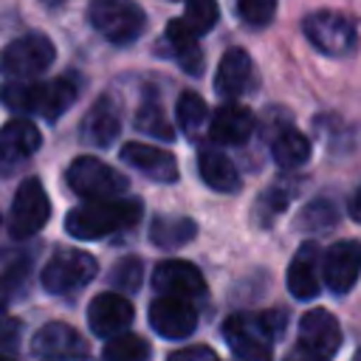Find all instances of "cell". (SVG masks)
<instances>
[{
  "label": "cell",
  "mask_w": 361,
  "mask_h": 361,
  "mask_svg": "<svg viewBox=\"0 0 361 361\" xmlns=\"http://www.w3.org/2000/svg\"><path fill=\"white\" fill-rule=\"evenodd\" d=\"M56 48L45 34H25L0 51V73L8 79H34L51 68Z\"/></svg>",
  "instance_id": "obj_5"
},
{
  "label": "cell",
  "mask_w": 361,
  "mask_h": 361,
  "mask_svg": "<svg viewBox=\"0 0 361 361\" xmlns=\"http://www.w3.org/2000/svg\"><path fill=\"white\" fill-rule=\"evenodd\" d=\"M42 6H59V3H65V0H39Z\"/></svg>",
  "instance_id": "obj_38"
},
{
  "label": "cell",
  "mask_w": 361,
  "mask_h": 361,
  "mask_svg": "<svg viewBox=\"0 0 361 361\" xmlns=\"http://www.w3.org/2000/svg\"><path fill=\"white\" fill-rule=\"evenodd\" d=\"M102 355H104V361H147L149 358V344L141 336L124 330L118 336H110Z\"/></svg>",
  "instance_id": "obj_27"
},
{
  "label": "cell",
  "mask_w": 361,
  "mask_h": 361,
  "mask_svg": "<svg viewBox=\"0 0 361 361\" xmlns=\"http://www.w3.org/2000/svg\"><path fill=\"white\" fill-rule=\"evenodd\" d=\"M141 220L138 197H113V200H87L73 206L65 217V231L76 240H102L113 231L130 228Z\"/></svg>",
  "instance_id": "obj_2"
},
{
  "label": "cell",
  "mask_w": 361,
  "mask_h": 361,
  "mask_svg": "<svg viewBox=\"0 0 361 361\" xmlns=\"http://www.w3.org/2000/svg\"><path fill=\"white\" fill-rule=\"evenodd\" d=\"M220 17V8H217V0H186V8H183V17L180 23L195 34V37H203L214 28Z\"/></svg>",
  "instance_id": "obj_30"
},
{
  "label": "cell",
  "mask_w": 361,
  "mask_h": 361,
  "mask_svg": "<svg viewBox=\"0 0 361 361\" xmlns=\"http://www.w3.org/2000/svg\"><path fill=\"white\" fill-rule=\"evenodd\" d=\"M285 322L279 310L234 313L223 322V338L240 361H274V341L285 333Z\"/></svg>",
  "instance_id": "obj_1"
},
{
  "label": "cell",
  "mask_w": 361,
  "mask_h": 361,
  "mask_svg": "<svg viewBox=\"0 0 361 361\" xmlns=\"http://www.w3.org/2000/svg\"><path fill=\"white\" fill-rule=\"evenodd\" d=\"M51 217V200L39 183V178H25L20 180L14 200H11V212H8V231L17 240H25L31 234H37Z\"/></svg>",
  "instance_id": "obj_8"
},
{
  "label": "cell",
  "mask_w": 361,
  "mask_h": 361,
  "mask_svg": "<svg viewBox=\"0 0 361 361\" xmlns=\"http://www.w3.org/2000/svg\"><path fill=\"white\" fill-rule=\"evenodd\" d=\"M65 180H68L71 192H76L85 200H113L127 192V178L116 166H110L93 155L73 158L65 172Z\"/></svg>",
  "instance_id": "obj_4"
},
{
  "label": "cell",
  "mask_w": 361,
  "mask_h": 361,
  "mask_svg": "<svg viewBox=\"0 0 361 361\" xmlns=\"http://www.w3.org/2000/svg\"><path fill=\"white\" fill-rule=\"evenodd\" d=\"M121 158L124 164H130L135 172L147 175L149 180L158 183H172L178 180V161L172 152L152 147V144H141V141H127L121 147Z\"/></svg>",
  "instance_id": "obj_16"
},
{
  "label": "cell",
  "mask_w": 361,
  "mask_h": 361,
  "mask_svg": "<svg viewBox=\"0 0 361 361\" xmlns=\"http://www.w3.org/2000/svg\"><path fill=\"white\" fill-rule=\"evenodd\" d=\"M73 102H76V85H73V79L62 76V79L42 82V102H39V116L42 118L56 121Z\"/></svg>",
  "instance_id": "obj_26"
},
{
  "label": "cell",
  "mask_w": 361,
  "mask_h": 361,
  "mask_svg": "<svg viewBox=\"0 0 361 361\" xmlns=\"http://www.w3.org/2000/svg\"><path fill=\"white\" fill-rule=\"evenodd\" d=\"M288 197H290V192H282V186H276V189H271V192H265L257 203V209H259V214H262V223H271L279 212H285V206H288Z\"/></svg>",
  "instance_id": "obj_33"
},
{
  "label": "cell",
  "mask_w": 361,
  "mask_h": 361,
  "mask_svg": "<svg viewBox=\"0 0 361 361\" xmlns=\"http://www.w3.org/2000/svg\"><path fill=\"white\" fill-rule=\"evenodd\" d=\"M175 113H178L180 130H183L186 135H195V133L203 127V121L209 118V104H206L203 96L186 90V93H180V99H178V104H175Z\"/></svg>",
  "instance_id": "obj_28"
},
{
  "label": "cell",
  "mask_w": 361,
  "mask_h": 361,
  "mask_svg": "<svg viewBox=\"0 0 361 361\" xmlns=\"http://www.w3.org/2000/svg\"><path fill=\"white\" fill-rule=\"evenodd\" d=\"M299 347L305 353L316 355L319 361H330L341 347L338 319L324 307L307 310L302 316V322H299Z\"/></svg>",
  "instance_id": "obj_9"
},
{
  "label": "cell",
  "mask_w": 361,
  "mask_h": 361,
  "mask_svg": "<svg viewBox=\"0 0 361 361\" xmlns=\"http://www.w3.org/2000/svg\"><path fill=\"white\" fill-rule=\"evenodd\" d=\"M130 322H133V305L124 293H99L87 305V324L99 338L124 333Z\"/></svg>",
  "instance_id": "obj_15"
},
{
  "label": "cell",
  "mask_w": 361,
  "mask_h": 361,
  "mask_svg": "<svg viewBox=\"0 0 361 361\" xmlns=\"http://www.w3.org/2000/svg\"><path fill=\"white\" fill-rule=\"evenodd\" d=\"M42 144L39 130L28 118H11L0 127V175H8L20 164H25Z\"/></svg>",
  "instance_id": "obj_13"
},
{
  "label": "cell",
  "mask_w": 361,
  "mask_h": 361,
  "mask_svg": "<svg viewBox=\"0 0 361 361\" xmlns=\"http://www.w3.org/2000/svg\"><path fill=\"white\" fill-rule=\"evenodd\" d=\"M197 234L195 220L189 217H175V214H158L149 223V240L158 248H180Z\"/></svg>",
  "instance_id": "obj_23"
},
{
  "label": "cell",
  "mask_w": 361,
  "mask_h": 361,
  "mask_svg": "<svg viewBox=\"0 0 361 361\" xmlns=\"http://www.w3.org/2000/svg\"><path fill=\"white\" fill-rule=\"evenodd\" d=\"M166 361H220L214 350L203 347V344H195V347H183V350H175Z\"/></svg>",
  "instance_id": "obj_34"
},
{
  "label": "cell",
  "mask_w": 361,
  "mask_h": 361,
  "mask_svg": "<svg viewBox=\"0 0 361 361\" xmlns=\"http://www.w3.org/2000/svg\"><path fill=\"white\" fill-rule=\"evenodd\" d=\"M285 361H319V358H316V355H310V353H305L302 347H296Z\"/></svg>",
  "instance_id": "obj_36"
},
{
  "label": "cell",
  "mask_w": 361,
  "mask_h": 361,
  "mask_svg": "<svg viewBox=\"0 0 361 361\" xmlns=\"http://www.w3.org/2000/svg\"><path fill=\"white\" fill-rule=\"evenodd\" d=\"M149 324L164 338H186L197 327V310L189 299L178 296H158L149 305Z\"/></svg>",
  "instance_id": "obj_14"
},
{
  "label": "cell",
  "mask_w": 361,
  "mask_h": 361,
  "mask_svg": "<svg viewBox=\"0 0 361 361\" xmlns=\"http://www.w3.org/2000/svg\"><path fill=\"white\" fill-rule=\"evenodd\" d=\"M99 265L96 259L87 254V251H79V248H59L42 268L39 279H42V288L48 293H73L79 288H85L93 276H96Z\"/></svg>",
  "instance_id": "obj_6"
},
{
  "label": "cell",
  "mask_w": 361,
  "mask_h": 361,
  "mask_svg": "<svg viewBox=\"0 0 361 361\" xmlns=\"http://www.w3.org/2000/svg\"><path fill=\"white\" fill-rule=\"evenodd\" d=\"M85 338L65 322H48L31 338V353L37 361H79L85 358Z\"/></svg>",
  "instance_id": "obj_11"
},
{
  "label": "cell",
  "mask_w": 361,
  "mask_h": 361,
  "mask_svg": "<svg viewBox=\"0 0 361 361\" xmlns=\"http://www.w3.org/2000/svg\"><path fill=\"white\" fill-rule=\"evenodd\" d=\"M254 133V116L245 104H237V102H226L214 110L212 116V124H209V135L214 144H223V147H237V144H245Z\"/></svg>",
  "instance_id": "obj_17"
},
{
  "label": "cell",
  "mask_w": 361,
  "mask_h": 361,
  "mask_svg": "<svg viewBox=\"0 0 361 361\" xmlns=\"http://www.w3.org/2000/svg\"><path fill=\"white\" fill-rule=\"evenodd\" d=\"M197 172L203 178V183L214 192H237L240 189V172L237 166L231 164L228 155H223L220 149H212V147H203L197 152Z\"/></svg>",
  "instance_id": "obj_21"
},
{
  "label": "cell",
  "mask_w": 361,
  "mask_h": 361,
  "mask_svg": "<svg viewBox=\"0 0 361 361\" xmlns=\"http://www.w3.org/2000/svg\"><path fill=\"white\" fill-rule=\"evenodd\" d=\"M152 288L161 296H178L192 302L206 293V279L197 271V265L186 259H164L152 271Z\"/></svg>",
  "instance_id": "obj_12"
},
{
  "label": "cell",
  "mask_w": 361,
  "mask_h": 361,
  "mask_svg": "<svg viewBox=\"0 0 361 361\" xmlns=\"http://www.w3.org/2000/svg\"><path fill=\"white\" fill-rule=\"evenodd\" d=\"M322 257H319V245L316 243H305L290 265H288V290L293 299H313L322 290V274H319Z\"/></svg>",
  "instance_id": "obj_18"
},
{
  "label": "cell",
  "mask_w": 361,
  "mask_h": 361,
  "mask_svg": "<svg viewBox=\"0 0 361 361\" xmlns=\"http://www.w3.org/2000/svg\"><path fill=\"white\" fill-rule=\"evenodd\" d=\"M0 102L14 113H39L42 82L34 79H11L0 85Z\"/></svg>",
  "instance_id": "obj_25"
},
{
  "label": "cell",
  "mask_w": 361,
  "mask_h": 361,
  "mask_svg": "<svg viewBox=\"0 0 361 361\" xmlns=\"http://www.w3.org/2000/svg\"><path fill=\"white\" fill-rule=\"evenodd\" d=\"M361 276V243L338 240L322 254V282L333 293H347Z\"/></svg>",
  "instance_id": "obj_10"
},
{
  "label": "cell",
  "mask_w": 361,
  "mask_h": 361,
  "mask_svg": "<svg viewBox=\"0 0 361 361\" xmlns=\"http://www.w3.org/2000/svg\"><path fill=\"white\" fill-rule=\"evenodd\" d=\"M121 130V116H118V107L110 96H102L85 116L82 121V138L93 147H107L116 141Z\"/></svg>",
  "instance_id": "obj_19"
},
{
  "label": "cell",
  "mask_w": 361,
  "mask_h": 361,
  "mask_svg": "<svg viewBox=\"0 0 361 361\" xmlns=\"http://www.w3.org/2000/svg\"><path fill=\"white\" fill-rule=\"evenodd\" d=\"M0 361H11V358H6V355H0Z\"/></svg>",
  "instance_id": "obj_40"
},
{
  "label": "cell",
  "mask_w": 361,
  "mask_h": 361,
  "mask_svg": "<svg viewBox=\"0 0 361 361\" xmlns=\"http://www.w3.org/2000/svg\"><path fill=\"white\" fill-rule=\"evenodd\" d=\"M271 155L282 169H296L310 158V141H307L305 133H299L293 127H285V130H279L274 135Z\"/></svg>",
  "instance_id": "obj_24"
},
{
  "label": "cell",
  "mask_w": 361,
  "mask_h": 361,
  "mask_svg": "<svg viewBox=\"0 0 361 361\" xmlns=\"http://www.w3.org/2000/svg\"><path fill=\"white\" fill-rule=\"evenodd\" d=\"M135 127H138L141 133H147V135L161 138V141H172V138H175V130H172V124L166 121L164 107H161L155 99H144V104H141L138 113H135Z\"/></svg>",
  "instance_id": "obj_29"
},
{
  "label": "cell",
  "mask_w": 361,
  "mask_h": 361,
  "mask_svg": "<svg viewBox=\"0 0 361 361\" xmlns=\"http://www.w3.org/2000/svg\"><path fill=\"white\" fill-rule=\"evenodd\" d=\"M353 361H361V350H358V353H355V355H353Z\"/></svg>",
  "instance_id": "obj_39"
},
{
  "label": "cell",
  "mask_w": 361,
  "mask_h": 361,
  "mask_svg": "<svg viewBox=\"0 0 361 361\" xmlns=\"http://www.w3.org/2000/svg\"><path fill=\"white\" fill-rule=\"evenodd\" d=\"M6 296H8V293H6V288L0 285V310H3V305H6Z\"/></svg>",
  "instance_id": "obj_37"
},
{
  "label": "cell",
  "mask_w": 361,
  "mask_h": 361,
  "mask_svg": "<svg viewBox=\"0 0 361 361\" xmlns=\"http://www.w3.org/2000/svg\"><path fill=\"white\" fill-rule=\"evenodd\" d=\"M350 214H353V220L361 223V186L355 189V195H353V200H350Z\"/></svg>",
  "instance_id": "obj_35"
},
{
  "label": "cell",
  "mask_w": 361,
  "mask_h": 361,
  "mask_svg": "<svg viewBox=\"0 0 361 361\" xmlns=\"http://www.w3.org/2000/svg\"><path fill=\"white\" fill-rule=\"evenodd\" d=\"M248 79H251V56L243 48H228L217 62L214 90L223 99H237L245 90Z\"/></svg>",
  "instance_id": "obj_20"
},
{
  "label": "cell",
  "mask_w": 361,
  "mask_h": 361,
  "mask_svg": "<svg viewBox=\"0 0 361 361\" xmlns=\"http://www.w3.org/2000/svg\"><path fill=\"white\" fill-rule=\"evenodd\" d=\"M166 39H169V48H172V56L178 59V65L186 71V73H200L203 71V51L197 45V37L180 23V17L169 20L166 25Z\"/></svg>",
  "instance_id": "obj_22"
},
{
  "label": "cell",
  "mask_w": 361,
  "mask_h": 361,
  "mask_svg": "<svg viewBox=\"0 0 361 361\" xmlns=\"http://www.w3.org/2000/svg\"><path fill=\"white\" fill-rule=\"evenodd\" d=\"M87 20L93 31L113 45H130L147 28V14L135 0H90Z\"/></svg>",
  "instance_id": "obj_3"
},
{
  "label": "cell",
  "mask_w": 361,
  "mask_h": 361,
  "mask_svg": "<svg viewBox=\"0 0 361 361\" xmlns=\"http://www.w3.org/2000/svg\"><path fill=\"white\" fill-rule=\"evenodd\" d=\"M141 279H144V265H141L138 257H124L110 271V285H116L118 290H127V293L138 290Z\"/></svg>",
  "instance_id": "obj_31"
},
{
  "label": "cell",
  "mask_w": 361,
  "mask_h": 361,
  "mask_svg": "<svg viewBox=\"0 0 361 361\" xmlns=\"http://www.w3.org/2000/svg\"><path fill=\"white\" fill-rule=\"evenodd\" d=\"M302 31L310 45L327 56H344L355 48V23L333 8L313 11L302 20Z\"/></svg>",
  "instance_id": "obj_7"
},
{
  "label": "cell",
  "mask_w": 361,
  "mask_h": 361,
  "mask_svg": "<svg viewBox=\"0 0 361 361\" xmlns=\"http://www.w3.org/2000/svg\"><path fill=\"white\" fill-rule=\"evenodd\" d=\"M237 14L251 28H265L276 14V0H237Z\"/></svg>",
  "instance_id": "obj_32"
}]
</instances>
